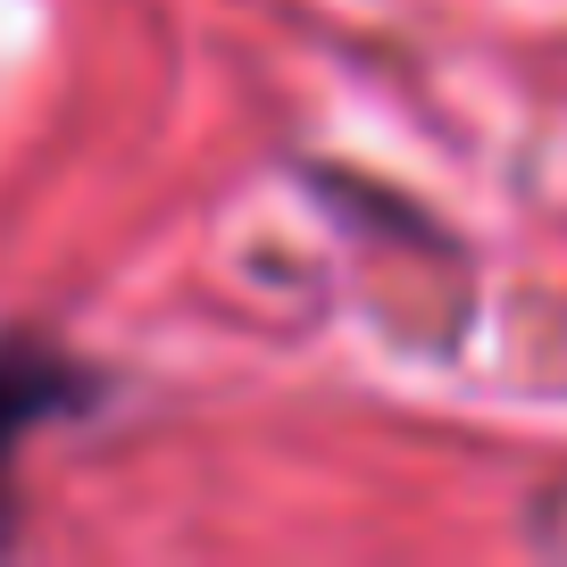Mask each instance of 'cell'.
<instances>
[{"instance_id":"6da1fadb","label":"cell","mask_w":567,"mask_h":567,"mask_svg":"<svg viewBox=\"0 0 567 567\" xmlns=\"http://www.w3.org/2000/svg\"><path fill=\"white\" fill-rule=\"evenodd\" d=\"M59 409V375L51 359H0V467H9V451H18V434L34 417H51Z\"/></svg>"}]
</instances>
